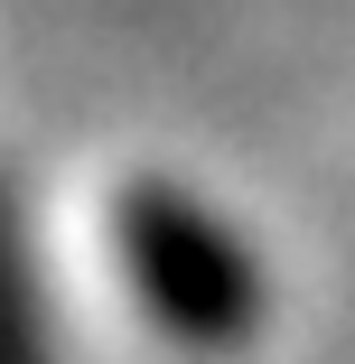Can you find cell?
Wrapping results in <instances>:
<instances>
[{"label": "cell", "mask_w": 355, "mask_h": 364, "mask_svg": "<svg viewBox=\"0 0 355 364\" xmlns=\"http://www.w3.org/2000/svg\"><path fill=\"white\" fill-rule=\"evenodd\" d=\"M112 252H122L131 299L178 346H243L271 309V280H262L253 243L206 196H187L178 178H131L112 196Z\"/></svg>", "instance_id": "obj_1"}, {"label": "cell", "mask_w": 355, "mask_h": 364, "mask_svg": "<svg viewBox=\"0 0 355 364\" xmlns=\"http://www.w3.org/2000/svg\"><path fill=\"white\" fill-rule=\"evenodd\" d=\"M0 364H56V346H47V299H38V271H28V243H19L10 187H0Z\"/></svg>", "instance_id": "obj_2"}]
</instances>
